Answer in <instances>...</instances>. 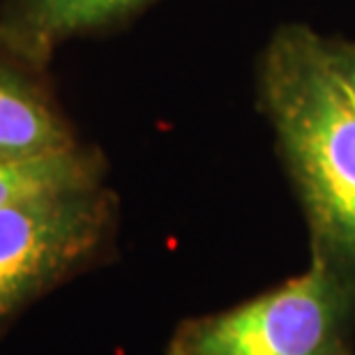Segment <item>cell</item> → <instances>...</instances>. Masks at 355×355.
Returning a JSON list of instances; mask_svg holds the SVG:
<instances>
[{"label": "cell", "instance_id": "obj_5", "mask_svg": "<svg viewBox=\"0 0 355 355\" xmlns=\"http://www.w3.org/2000/svg\"><path fill=\"white\" fill-rule=\"evenodd\" d=\"M37 74L0 51V162L42 157L79 144Z\"/></svg>", "mask_w": 355, "mask_h": 355}, {"label": "cell", "instance_id": "obj_6", "mask_svg": "<svg viewBox=\"0 0 355 355\" xmlns=\"http://www.w3.org/2000/svg\"><path fill=\"white\" fill-rule=\"evenodd\" d=\"M106 162L95 148L76 144L67 150L17 162H0V208L28 196L104 182Z\"/></svg>", "mask_w": 355, "mask_h": 355}, {"label": "cell", "instance_id": "obj_3", "mask_svg": "<svg viewBox=\"0 0 355 355\" xmlns=\"http://www.w3.org/2000/svg\"><path fill=\"white\" fill-rule=\"evenodd\" d=\"M104 182L28 196L0 208V325L88 268L116 231Z\"/></svg>", "mask_w": 355, "mask_h": 355}, {"label": "cell", "instance_id": "obj_2", "mask_svg": "<svg viewBox=\"0 0 355 355\" xmlns=\"http://www.w3.org/2000/svg\"><path fill=\"white\" fill-rule=\"evenodd\" d=\"M355 286L311 259L304 272L233 307L191 316L166 355H351Z\"/></svg>", "mask_w": 355, "mask_h": 355}, {"label": "cell", "instance_id": "obj_8", "mask_svg": "<svg viewBox=\"0 0 355 355\" xmlns=\"http://www.w3.org/2000/svg\"><path fill=\"white\" fill-rule=\"evenodd\" d=\"M351 355H353V353H351Z\"/></svg>", "mask_w": 355, "mask_h": 355}, {"label": "cell", "instance_id": "obj_4", "mask_svg": "<svg viewBox=\"0 0 355 355\" xmlns=\"http://www.w3.org/2000/svg\"><path fill=\"white\" fill-rule=\"evenodd\" d=\"M155 0H5L0 51L42 72L62 42L109 31Z\"/></svg>", "mask_w": 355, "mask_h": 355}, {"label": "cell", "instance_id": "obj_1", "mask_svg": "<svg viewBox=\"0 0 355 355\" xmlns=\"http://www.w3.org/2000/svg\"><path fill=\"white\" fill-rule=\"evenodd\" d=\"M259 104L307 219L311 259L355 286V95L304 24L277 28L259 58Z\"/></svg>", "mask_w": 355, "mask_h": 355}, {"label": "cell", "instance_id": "obj_7", "mask_svg": "<svg viewBox=\"0 0 355 355\" xmlns=\"http://www.w3.org/2000/svg\"><path fill=\"white\" fill-rule=\"evenodd\" d=\"M328 49L339 74H342V79L355 95V40L328 37Z\"/></svg>", "mask_w": 355, "mask_h": 355}]
</instances>
